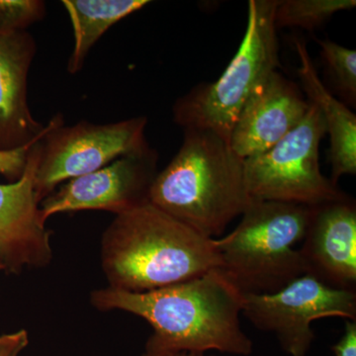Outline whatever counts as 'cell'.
<instances>
[{
    "mask_svg": "<svg viewBox=\"0 0 356 356\" xmlns=\"http://www.w3.org/2000/svg\"><path fill=\"white\" fill-rule=\"evenodd\" d=\"M42 0H0V32L27 31L46 16Z\"/></svg>",
    "mask_w": 356,
    "mask_h": 356,
    "instance_id": "cell-18",
    "label": "cell"
},
{
    "mask_svg": "<svg viewBox=\"0 0 356 356\" xmlns=\"http://www.w3.org/2000/svg\"><path fill=\"white\" fill-rule=\"evenodd\" d=\"M74 31V49L67 70H83L89 51L112 26L147 6V0H63Z\"/></svg>",
    "mask_w": 356,
    "mask_h": 356,
    "instance_id": "cell-15",
    "label": "cell"
},
{
    "mask_svg": "<svg viewBox=\"0 0 356 356\" xmlns=\"http://www.w3.org/2000/svg\"><path fill=\"white\" fill-rule=\"evenodd\" d=\"M34 143L19 149H8V151L0 149V175H3L11 182L19 179L24 172L28 154Z\"/></svg>",
    "mask_w": 356,
    "mask_h": 356,
    "instance_id": "cell-19",
    "label": "cell"
},
{
    "mask_svg": "<svg viewBox=\"0 0 356 356\" xmlns=\"http://www.w3.org/2000/svg\"><path fill=\"white\" fill-rule=\"evenodd\" d=\"M327 133L320 109L310 102L301 123L270 149L245 159L252 199L316 206L346 198L321 172L318 147Z\"/></svg>",
    "mask_w": 356,
    "mask_h": 356,
    "instance_id": "cell-7",
    "label": "cell"
},
{
    "mask_svg": "<svg viewBox=\"0 0 356 356\" xmlns=\"http://www.w3.org/2000/svg\"><path fill=\"white\" fill-rule=\"evenodd\" d=\"M295 46L301 64L297 74L308 96V102L320 109L327 133L330 135L331 180L337 184V180L343 175L356 173V116L322 83L306 44L295 40Z\"/></svg>",
    "mask_w": 356,
    "mask_h": 356,
    "instance_id": "cell-14",
    "label": "cell"
},
{
    "mask_svg": "<svg viewBox=\"0 0 356 356\" xmlns=\"http://www.w3.org/2000/svg\"><path fill=\"white\" fill-rule=\"evenodd\" d=\"M243 293L219 268L194 280L147 292L108 287L91 294L98 310L139 316L154 329L147 343L168 350L238 356L252 355L254 344L243 331Z\"/></svg>",
    "mask_w": 356,
    "mask_h": 356,
    "instance_id": "cell-1",
    "label": "cell"
},
{
    "mask_svg": "<svg viewBox=\"0 0 356 356\" xmlns=\"http://www.w3.org/2000/svg\"><path fill=\"white\" fill-rule=\"evenodd\" d=\"M312 206L252 199L229 235L216 238L220 270L243 294H271L304 275L294 245L302 242Z\"/></svg>",
    "mask_w": 356,
    "mask_h": 356,
    "instance_id": "cell-4",
    "label": "cell"
},
{
    "mask_svg": "<svg viewBox=\"0 0 356 356\" xmlns=\"http://www.w3.org/2000/svg\"><path fill=\"white\" fill-rule=\"evenodd\" d=\"M110 287L147 292L220 268L216 238L201 236L151 202L116 215L102 238Z\"/></svg>",
    "mask_w": 356,
    "mask_h": 356,
    "instance_id": "cell-2",
    "label": "cell"
},
{
    "mask_svg": "<svg viewBox=\"0 0 356 356\" xmlns=\"http://www.w3.org/2000/svg\"><path fill=\"white\" fill-rule=\"evenodd\" d=\"M325 74L337 95L348 104L356 102V51L331 40H317Z\"/></svg>",
    "mask_w": 356,
    "mask_h": 356,
    "instance_id": "cell-17",
    "label": "cell"
},
{
    "mask_svg": "<svg viewBox=\"0 0 356 356\" xmlns=\"http://www.w3.org/2000/svg\"><path fill=\"white\" fill-rule=\"evenodd\" d=\"M149 202L207 238L221 236L252 198L245 159L202 129H184V142L151 186Z\"/></svg>",
    "mask_w": 356,
    "mask_h": 356,
    "instance_id": "cell-3",
    "label": "cell"
},
{
    "mask_svg": "<svg viewBox=\"0 0 356 356\" xmlns=\"http://www.w3.org/2000/svg\"><path fill=\"white\" fill-rule=\"evenodd\" d=\"M36 53L29 32H0V149L28 146L46 130L28 103V76Z\"/></svg>",
    "mask_w": 356,
    "mask_h": 356,
    "instance_id": "cell-13",
    "label": "cell"
},
{
    "mask_svg": "<svg viewBox=\"0 0 356 356\" xmlns=\"http://www.w3.org/2000/svg\"><path fill=\"white\" fill-rule=\"evenodd\" d=\"M242 314L257 329L275 334L288 355L306 356L315 339L314 321H356V292L329 286L304 274L280 291L243 295Z\"/></svg>",
    "mask_w": 356,
    "mask_h": 356,
    "instance_id": "cell-8",
    "label": "cell"
},
{
    "mask_svg": "<svg viewBox=\"0 0 356 356\" xmlns=\"http://www.w3.org/2000/svg\"><path fill=\"white\" fill-rule=\"evenodd\" d=\"M29 344L27 331L11 332L0 336V356H19Z\"/></svg>",
    "mask_w": 356,
    "mask_h": 356,
    "instance_id": "cell-20",
    "label": "cell"
},
{
    "mask_svg": "<svg viewBox=\"0 0 356 356\" xmlns=\"http://www.w3.org/2000/svg\"><path fill=\"white\" fill-rule=\"evenodd\" d=\"M142 356H208L205 353H191V351L168 350L147 343L145 353ZM213 356V355H210Z\"/></svg>",
    "mask_w": 356,
    "mask_h": 356,
    "instance_id": "cell-22",
    "label": "cell"
},
{
    "mask_svg": "<svg viewBox=\"0 0 356 356\" xmlns=\"http://www.w3.org/2000/svg\"><path fill=\"white\" fill-rule=\"evenodd\" d=\"M277 0H250L245 36L218 81L195 86L173 105V121L202 129L229 144L232 131L248 98L280 67L274 24Z\"/></svg>",
    "mask_w": 356,
    "mask_h": 356,
    "instance_id": "cell-5",
    "label": "cell"
},
{
    "mask_svg": "<svg viewBox=\"0 0 356 356\" xmlns=\"http://www.w3.org/2000/svg\"><path fill=\"white\" fill-rule=\"evenodd\" d=\"M147 125V117L140 116L108 124L79 121L65 126L64 116L55 115L38 140L35 191L39 202L62 182L95 172L121 156L149 149Z\"/></svg>",
    "mask_w": 356,
    "mask_h": 356,
    "instance_id": "cell-6",
    "label": "cell"
},
{
    "mask_svg": "<svg viewBox=\"0 0 356 356\" xmlns=\"http://www.w3.org/2000/svg\"><path fill=\"white\" fill-rule=\"evenodd\" d=\"M332 350L334 356H356V321L346 320L343 334Z\"/></svg>",
    "mask_w": 356,
    "mask_h": 356,
    "instance_id": "cell-21",
    "label": "cell"
},
{
    "mask_svg": "<svg viewBox=\"0 0 356 356\" xmlns=\"http://www.w3.org/2000/svg\"><path fill=\"white\" fill-rule=\"evenodd\" d=\"M310 108L296 84L271 72L248 98L232 131L229 146L245 159L270 149L301 123Z\"/></svg>",
    "mask_w": 356,
    "mask_h": 356,
    "instance_id": "cell-12",
    "label": "cell"
},
{
    "mask_svg": "<svg viewBox=\"0 0 356 356\" xmlns=\"http://www.w3.org/2000/svg\"><path fill=\"white\" fill-rule=\"evenodd\" d=\"M156 149L127 154L88 175L70 179L40 203L46 222L58 213L107 211L116 215L149 202L156 175Z\"/></svg>",
    "mask_w": 356,
    "mask_h": 356,
    "instance_id": "cell-9",
    "label": "cell"
},
{
    "mask_svg": "<svg viewBox=\"0 0 356 356\" xmlns=\"http://www.w3.org/2000/svg\"><path fill=\"white\" fill-rule=\"evenodd\" d=\"M299 250L305 274L337 289L355 290L356 208L353 199L312 206Z\"/></svg>",
    "mask_w": 356,
    "mask_h": 356,
    "instance_id": "cell-11",
    "label": "cell"
},
{
    "mask_svg": "<svg viewBox=\"0 0 356 356\" xmlns=\"http://www.w3.org/2000/svg\"><path fill=\"white\" fill-rule=\"evenodd\" d=\"M1 269H3V266H2L1 262H0V270H1Z\"/></svg>",
    "mask_w": 356,
    "mask_h": 356,
    "instance_id": "cell-23",
    "label": "cell"
},
{
    "mask_svg": "<svg viewBox=\"0 0 356 356\" xmlns=\"http://www.w3.org/2000/svg\"><path fill=\"white\" fill-rule=\"evenodd\" d=\"M355 6V0H282L276 6L274 24L276 29L299 27L313 31L334 14Z\"/></svg>",
    "mask_w": 356,
    "mask_h": 356,
    "instance_id": "cell-16",
    "label": "cell"
},
{
    "mask_svg": "<svg viewBox=\"0 0 356 356\" xmlns=\"http://www.w3.org/2000/svg\"><path fill=\"white\" fill-rule=\"evenodd\" d=\"M38 140L30 149L19 179L0 184V262L9 273H19L25 266H44L51 259L50 233L35 191Z\"/></svg>",
    "mask_w": 356,
    "mask_h": 356,
    "instance_id": "cell-10",
    "label": "cell"
}]
</instances>
